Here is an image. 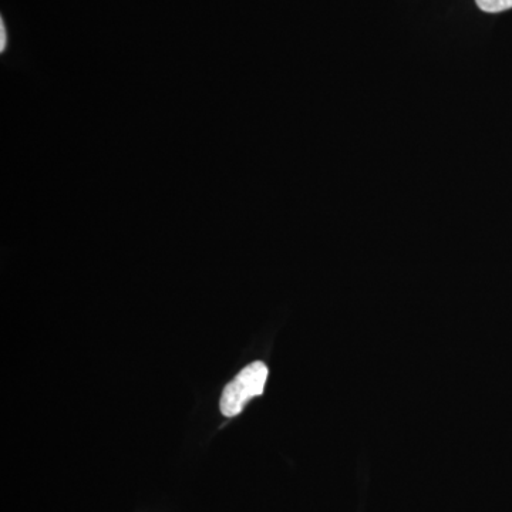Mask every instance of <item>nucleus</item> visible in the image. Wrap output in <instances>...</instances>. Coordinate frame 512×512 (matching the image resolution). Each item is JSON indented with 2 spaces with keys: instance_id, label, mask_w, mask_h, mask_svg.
<instances>
[{
  "instance_id": "1",
  "label": "nucleus",
  "mask_w": 512,
  "mask_h": 512,
  "mask_svg": "<svg viewBox=\"0 0 512 512\" xmlns=\"http://www.w3.org/2000/svg\"><path fill=\"white\" fill-rule=\"evenodd\" d=\"M269 370L265 363L254 362L242 369L221 394L220 409L225 417L238 416L249 400L264 393Z\"/></svg>"
},
{
  "instance_id": "3",
  "label": "nucleus",
  "mask_w": 512,
  "mask_h": 512,
  "mask_svg": "<svg viewBox=\"0 0 512 512\" xmlns=\"http://www.w3.org/2000/svg\"><path fill=\"white\" fill-rule=\"evenodd\" d=\"M6 39H8V36H6L5 23L0 20V49L2 50H5Z\"/></svg>"
},
{
  "instance_id": "2",
  "label": "nucleus",
  "mask_w": 512,
  "mask_h": 512,
  "mask_svg": "<svg viewBox=\"0 0 512 512\" xmlns=\"http://www.w3.org/2000/svg\"><path fill=\"white\" fill-rule=\"evenodd\" d=\"M478 8L488 13H500L512 9V0H476Z\"/></svg>"
}]
</instances>
